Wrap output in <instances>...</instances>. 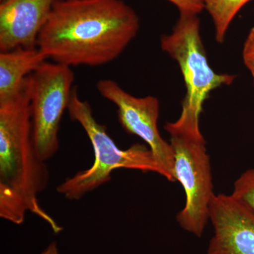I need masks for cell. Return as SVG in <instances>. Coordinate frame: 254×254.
Listing matches in <instances>:
<instances>
[{
	"label": "cell",
	"mask_w": 254,
	"mask_h": 254,
	"mask_svg": "<svg viewBox=\"0 0 254 254\" xmlns=\"http://www.w3.org/2000/svg\"><path fill=\"white\" fill-rule=\"evenodd\" d=\"M41 254H59L56 244L54 243V242L50 244V245L48 246V248H47L46 250L43 251V253Z\"/></svg>",
	"instance_id": "cell-15"
},
{
	"label": "cell",
	"mask_w": 254,
	"mask_h": 254,
	"mask_svg": "<svg viewBox=\"0 0 254 254\" xmlns=\"http://www.w3.org/2000/svg\"><path fill=\"white\" fill-rule=\"evenodd\" d=\"M140 29L123 0H55L37 48L65 66H98L117 59Z\"/></svg>",
	"instance_id": "cell-1"
},
{
	"label": "cell",
	"mask_w": 254,
	"mask_h": 254,
	"mask_svg": "<svg viewBox=\"0 0 254 254\" xmlns=\"http://www.w3.org/2000/svg\"><path fill=\"white\" fill-rule=\"evenodd\" d=\"M97 89L102 97L118 107L119 121L124 130L147 143L163 169L164 177L168 181L176 182L173 148L159 132L158 98L152 95L133 96L112 79L99 80Z\"/></svg>",
	"instance_id": "cell-7"
},
{
	"label": "cell",
	"mask_w": 254,
	"mask_h": 254,
	"mask_svg": "<svg viewBox=\"0 0 254 254\" xmlns=\"http://www.w3.org/2000/svg\"><path fill=\"white\" fill-rule=\"evenodd\" d=\"M213 20L215 40L219 43L225 41L227 30L234 18L246 4L252 0H202Z\"/></svg>",
	"instance_id": "cell-11"
},
{
	"label": "cell",
	"mask_w": 254,
	"mask_h": 254,
	"mask_svg": "<svg viewBox=\"0 0 254 254\" xmlns=\"http://www.w3.org/2000/svg\"><path fill=\"white\" fill-rule=\"evenodd\" d=\"M214 234L207 254H254V212L232 194H215L210 208Z\"/></svg>",
	"instance_id": "cell-8"
},
{
	"label": "cell",
	"mask_w": 254,
	"mask_h": 254,
	"mask_svg": "<svg viewBox=\"0 0 254 254\" xmlns=\"http://www.w3.org/2000/svg\"><path fill=\"white\" fill-rule=\"evenodd\" d=\"M30 76L33 143L38 157L46 162L60 148V124L74 88V74L69 66L46 61Z\"/></svg>",
	"instance_id": "cell-6"
},
{
	"label": "cell",
	"mask_w": 254,
	"mask_h": 254,
	"mask_svg": "<svg viewBox=\"0 0 254 254\" xmlns=\"http://www.w3.org/2000/svg\"><path fill=\"white\" fill-rule=\"evenodd\" d=\"M6 1V0H1V2H2V1Z\"/></svg>",
	"instance_id": "cell-16"
},
{
	"label": "cell",
	"mask_w": 254,
	"mask_h": 254,
	"mask_svg": "<svg viewBox=\"0 0 254 254\" xmlns=\"http://www.w3.org/2000/svg\"><path fill=\"white\" fill-rule=\"evenodd\" d=\"M73 121L77 122L91 141L94 150V163L91 168L68 177L57 187V191L68 200H79L87 193L111 180L118 169H129L158 173L164 177L163 169L149 147L136 143L120 149L108 134L105 125L97 122L91 105L82 100L74 87L67 109Z\"/></svg>",
	"instance_id": "cell-3"
},
{
	"label": "cell",
	"mask_w": 254,
	"mask_h": 254,
	"mask_svg": "<svg viewBox=\"0 0 254 254\" xmlns=\"http://www.w3.org/2000/svg\"><path fill=\"white\" fill-rule=\"evenodd\" d=\"M231 194L254 212V168L246 170L237 179Z\"/></svg>",
	"instance_id": "cell-12"
},
{
	"label": "cell",
	"mask_w": 254,
	"mask_h": 254,
	"mask_svg": "<svg viewBox=\"0 0 254 254\" xmlns=\"http://www.w3.org/2000/svg\"><path fill=\"white\" fill-rule=\"evenodd\" d=\"M55 0H6L0 4V52L37 48Z\"/></svg>",
	"instance_id": "cell-9"
},
{
	"label": "cell",
	"mask_w": 254,
	"mask_h": 254,
	"mask_svg": "<svg viewBox=\"0 0 254 254\" xmlns=\"http://www.w3.org/2000/svg\"><path fill=\"white\" fill-rule=\"evenodd\" d=\"M179 11L180 16L173 31L161 36L160 47L178 64L186 86L179 119L199 123L203 103L210 93L222 86H230L236 76L214 71L209 64L200 36L198 14Z\"/></svg>",
	"instance_id": "cell-5"
},
{
	"label": "cell",
	"mask_w": 254,
	"mask_h": 254,
	"mask_svg": "<svg viewBox=\"0 0 254 254\" xmlns=\"http://www.w3.org/2000/svg\"><path fill=\"white\" fill-rule=\"evenodd\" d=\"M48 182V167L33 143L29 75L16 94L0 100V217L21 225L31 213L60 233L63 227L38 200Z\"/></svg>",
	"instance_id": "cell-2"
},
{
	"label": "cell",
	"mask_w": 254,
	"mask_h": 254,
	"mask_svg": "<svg viewBox=\"0 0 254 254\" xmlns=\"http://www.w3.org/2000/svg\"><path fill=\"white\" fill-rule=\"evenodd\" d=\"M177 6L179 11H188L198 14L204 9L202 0H168Z\"/></svg>",
	"instance_id": "cell-14"
},
{
	"label": "cell",
	"mask_w": 254,
	"mask_h": 254,
	"mask_svg": "<svg viewBox=\"0 0 254 254\" xmlns=\"http://www.w3.org/2000/svg\"><path fill=\"white\" fill-rule=\"evenodd\" d=\"M47 60L38 48L0 52V100L16 94L26 78Z\"/></svg>",
	"instance_id": "cell-10"
},
{
	"label": "cell",
	"mask_w": 254,
	"mask_h": 254,
	"mask_svg": "<svg viewBox=\"0 0 254 254\" xmlns=\"http://www.w3.org/2000/svg\"><path fill=\"white\" fill-rule=\"evenodd\" d=\"M164 128L170 137L176 181L186 195L177 221L189 233L200 237L210 221V205L215 195L206 141L200 127L182 126L173 122L165 124Z\"/></svg>",
	"instance_id": "cell-4"
},
{
	"label": "cell",
	"mask_w": 254,
	"mask_h": 254,
	"mask_svg": "<svg viewBox=\"0 0 254 254\" xmlns=\"http://www.w3.org/2000/svg\"><path fill=\"white\" fill-rule=\"evenodd\" d=\"M242 58L246 66L250 71L254 85V26L251 28L244 43Z\"/></svg>",
	"instance_id": "cell-13"
}]
</instances>
